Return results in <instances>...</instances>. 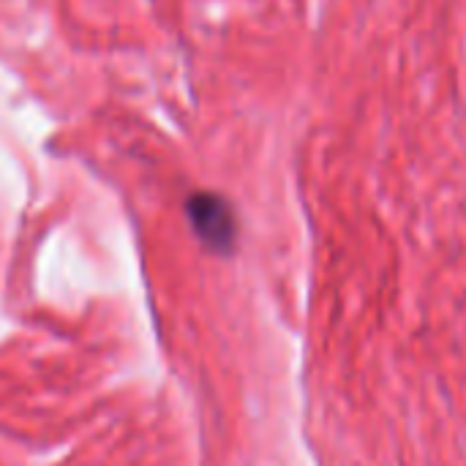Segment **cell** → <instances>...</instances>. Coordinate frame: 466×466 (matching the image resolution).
I'll return each mask as SVG.
<instances>
[{"mask_svg": "<svg viewBox=\"0 0 466 466\" xmlns=\"http://www.w3.org/2000/svg\"><path fill=\"white\" fill-rule=\"evenodd\" d=\"M186 210H188L197 238L210 251H221V254L232 251L235 238H238V224H235V213L227 205V199H221L218 194L199 191L188 199Z\"/></svg>", "mask_w": 466, "mask_h": 466, "instance_id": "6da1fadb", "label": "cell"}]
</instances>
